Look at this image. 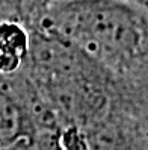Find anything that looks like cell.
I'll list each match as a JSON object with an SVG mask.
<instances>
[{
  "instance_id": "cell-2",
  "label": "cell",
  "mask_w": 148,
  "mask_h": 150,
  "mask_svg": "<svg viewBox=\"0 0 148 150\" xmlns=\"http://www.w3.org/2000/svg\"><path fill=\"white\" fill-rule=\"evenodd\" d=\"M35 134L15 77L0 76V149L29 141Z\"/></svg>"
},
{
  "instance_id": "cell-1",
  "label": "cell",
  "mask_w": 148,
  "mask_h": 150,
  "mask_svg": "<svg viewBox=\"0 0 148 150\" xmlns=\"http://www.w3.org/2000/svg\"><path fill=\"white\" fill-rule=\"evenodd\" d=\"M65 40L112 77L148 74V9L127 0H48L26 26Z\"/></svg>"
},
{
  "instance_id": "cell-4",
  "label": "cell",
  "mask_w": 148,
  "mask_h": 150,
  "mask_svg": "<svg viewBox=\"0 0 148 150\" xmlns=\"http://www.w3.org/2000/svg\"><path fill=\"white\" fill-rule=\"evenodd\" d=\"M0 150H30V143L29 141H23V143H18V144L11 146V147L0 149Z\"/></svg>"
},
{
  "instance_id": "cell-3",
  "label": "cell",
  "mask_w": 148,
  "mask_h": 150,
  "mask_svg": "<svg viewBox=\"0 0 148 150\" xmlns=\"http://www.w3.org/2000/svg\"><path fill=\"white\" fill-rule=\"evenodd\" d=\"M29 53V30L17 21L0 23V76H12L23 68Z\"/></svg>"
},
{
  "instance_id": "cell-5",
  "label": "cell",
  "mask_w": 148,
  "mask_h": 150,
  "mask_svg": "<svg viewBox=\"0 0 148 150\" xmlns=\"http://www.w3.org/2000/svg\"><path fill=\"white\" fill-rule=\"evenodd\" d=\"M127 2H132V3H136V5H141L144 8L148 9V0H127Z\"/></svg>"
}]
</instances>
